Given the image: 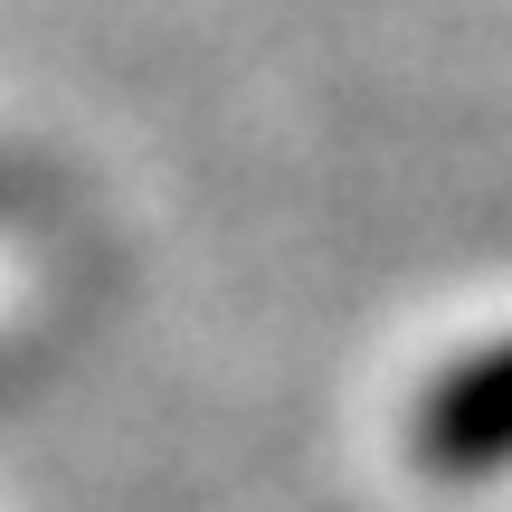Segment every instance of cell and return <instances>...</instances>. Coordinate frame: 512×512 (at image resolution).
Listing matches in <instances>:
<instances>
[{
	"mask_svg": "<svg viewBox=\"0 0 512 512\" xmlns=\"http://www.w3.org/2000/svg\"><path fill=\"white\" fill-rule=\"evenodd\" d=\"M418 456L437 475H503L512 465V342L456 361L418 408Z\"/></svg>",
	"mask_w": 512,
	"mask_h": 512,
	"instance_id": "1",
	"label": "cell"
}]
</instances>
